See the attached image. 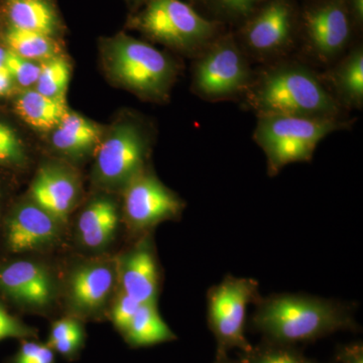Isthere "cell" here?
<instances>
[{
    "label": "cell",
    "instance_id": "f546056e",
    "mask_svg": "<svg viewBox=\"0 0 363 363\" xmlns=\"http://www.w3.org/2000/svg\"><path fill=\"white\" fill-rule=\"evenodd\" d=\"M142 303L138 302L135 298L126 295L125 293L119 294L116 304L111 312L112 321L117 330L121 332V335L125 333L130 326L131 320L135 317L138 308Z\"/></svg>",
    "mask_w": 363,
    "mask_h": 363
},
{
    "label": "cell",
    "instance_id": "484cf974",
    "mask_svg": "<svg viewBox=\"0 0 363 363\" xmlns=\"http://www.w3.org/2000/svg\"><path fill=\"white\" fill-rule=\"evenodd\" d=\"M71 77V66L63 57H54L42 65L35 90L45 96L65 99Z\"/></svg>",
    "mask_w": 363,
    "mask_h": 363
},
{
    "label": "cell",
    "instance_id": "836d02e7",
    "mask_svg": "<svg viewBox=\"0 0 363 363\" xmlns=\"http://www.w3.org/2000/svg\"><path fill=\"white\" fill-rule=\"evenodd\" d=\"M348 11L355 28H362L363 25V0H346Z\"/></svg>",
    "mask_w": 363,
    "mask_h": 363
},
{
    "label": "cell",
    "instance_id": "6da1fadb",
    "mask_svg": "<svg viewBox=\"0 0 363 363\" xmlns=\"http://www.w3.org/2000/svg\"><path fill=\"white\" fill-rule=\"evenodd\" d=\"M241 102L257 117L344 118L345 112L327 89L321 73L298 60H279L255 72Z\"/></svg>",
    "mask_w": 363,
    "mask_h": 363
},
{
    "label": "cell",
    "instance_id": "9c48e42d",
    "mask_svg": "<svg viewBox=\"0 0 363 363\" xmlns=\"http://www.w3.org/2000/svg\"><path fill=\"white\" fill-rule=\"evenodd\" d=\"M260 298L259 284L252 279L227 276L207 293L208 326L215 339L217 350L240 352L252 348L245 336L247 308Z\"/></svg>",
    "mask_w": 363,
    "mask_h": 363
},
{
    "label": "cell",
    "instance_id": "8992f818",
    "mask_svg": "<svg viewBox=\"0 0 363 363\" xmlns=\"http://www.w3.org/2000/svg\"><path fill=\"white\" fill-rule=\"evenodd\" d=\"M133 25L150 39L196 56L223 33V25L182 0H150Z\"/></svg>",
    "mask_w": 363,
    "mask_h": 363
},
{
    "label": "cell",
    "instance_id": "ffe728a7",
    "mask_svg": "<svg viewBox=\"0 0 363 363\" xmlns=\"http://www.w3.org/2000/svg\"><path fill=\"white\" fill-rule=\"evenodd\" d=\"M18 116L40 130H55L68 112L65 99L45 96L37 90H26L14 104Z\"/></svg>",
    "mask_w": 363,
    "mask_h": 363
},
{
    "label": "cell",
    "instance_id": "7a4b0ae2",
    "mask_svg": "<svg viewBox=\"0 0 363 363\" xmlns=\"http://www.w3.org/2000/svg\"><path fill=\"white\" fill-rule=\"evenodd\" d=\"M255 305L250 328L274 342L297 346L338 331L358 330L352 307L330 298L274 294Z\"/></svg>",
    "mask_w": 363,
    "mask_h": 363
},
{
    "label": "cell",
    "instance_id": "ba28073f",
    "mask_svg": "<svg viewBox=\"0 0 363 363\" xmlns=\"http://www.w3.org/2000/svg\"><path fill=\"white\" fill-rule=\"evenodd\" d=\"M354 25L346 0H319L298 13V39L306 59L329 67L350 49Z\"/></svg>",
    "mask_w": 363,
    "mask_h": 363
},
{
    "label": "cell",
    "instance_id": "7402d4cb",
    "mask_svg": "<svg viewBox=\"0 0 363 363\" xmlns=\"http://www.w3.org/2000/svg\"><path fill=\"white\" fill-rule=\"evenodd\" d=\"M99 128L85 117L67 112L55 128L52 142L60 152L79 155L87 152L99 142Z\"/></svg>",
    "mask_w": 363,
    "mask_h": 363
},
{
    "label": "cell",
    "instance_id": "277c9868",
    "mask_svg": "<svg viewBox=\"0 0 363 363\" xmlns=\"http://www.w3.org/2000/svg\"><path fill=\"white\" fill-rule=\"evenodd\" d=\"M107 64L121 84L147 99L168 97L175 81V63L164 52L143 40L121 35L109 40Z\"/></svg>",
    "mask_w": 363,
    "mask_h": 363
},
{
    "label": "cell",
    "instance_id": "d4e9b609",
    "mask_svg": "<svg viewBox=\"0 0 363 363\" xmlns=\"http://www.w3.org/2000/svg\"><path fill=\"white\" fill-rule=\"evenodd\" d=\"M85 342V331L82 324L75 318H63L52 325L48 345L54 352L68 359L75 358Z\"/></svg>",
    "mask_w": 363,
    "mask_h": 363
},
{
    "label": "cell",
    "instance_id": "e575fe53",
    "mask_svg": "<svg viewBox=\"0 0 363 363\" xmlns=\"http://www.w3.org/2000/svg\"><path fill=\"white\" fill-rule=\"evenodd\" d=\"M13 88V79L6 69H0V97L6 96Z\"/></svg>",
    "mask_w": 363,
    "mask_h": 363
},
{
    "label": "cell",
    "instance_id": "44dd1931",
    "mask_svg": "<svg viewBox=\"0 0 363 363\" xmlns=\"http://www.w3.org/2000/svg\"><path fill=\"white\" fill-rule=\"evenodd\" d=\"M123 336L135 348L149 347L177 339L176 334L162 319L157 304L152 303L140 306Z\"/></svg>",
    "mask_w": 363,
    "mask_h": 363
},
{
    "label": "cell",
    "instance_id": "5bb4252c",
    "mask_svg": "<svg viewBox=\"0 0 363 363\" xmlns=\"http://www.w3.org/2000/svg\"><path fill=\"white\" fill-rule=\"evenodd\" d=\"M119 281L123 292L142 304H157L160 274L150 241H142L121 260Z\"/></svg>",
    "mask_w": 363,
    "mask_h": 363
},
{
    "label": "cell",
    "instance_id": "e0dca14e",
    "mask_svg": "<svg viewBox=\"0 0 363 363\" xmlns=\"http://www.w3.org/2000/svg\"><path fill=\"white\" fill-rule=\"evenodd\" d=\"M114 285V272L101 262L83 264L72 274L69 295L72 304L83 314L101 310L108 300Z\"/></svg>",
    "mask_w": 363,
    "mask_h": 363
},
{
    "label": "cell",
    "instance_id": "9a60e30c",
    "mask_svg": "<svg viewBox=\"0 0 363 363\" xmlns=\"http://www.w3.org/2000/svg\"><path fill=\"white\" fill-rule=\"evenodd\" d=\"M327 89L343 111H362L363 107V47H350L335 63L321 73Z\"/></svg>",
    "mask_w": 363,
    "mask_h": 363
},
{
    "label": "cell",
    "instance_id": "52a82bcc",
    "mask_svg": "<svg viewBox=\"0 0 363 363\" xmlns=\"http://www.w3.org/2000/svg\"><path fill=\"white\" fill-rule=\"evenodd\" d=\"M298 13L291 0H266L240 25L235 39L248 59H285L298 40Z\"/></svg>",
    "mask_w": 363,
    "mask_h": 363
},
{
    "label": "cell",
    "instance_id": "4dcf8cb0",
    "mask_svg": "<svg viewBox=\"0 0 363 363\" xmlns=\"http://www.w3.org/2000/svg\"><path fill=\"white\" fill-rule=\"evenodd\" d=\"M13 363H56L54 350L48 344L26 340L13 358Z\"/></svg>",
    "mask_w": 363,
    "mask_h": 363
},
{
    "label": "cell",
    "instance_id": "603a6c76",
    "mask_svg": "<svg viewBox=\"0 0 363 363\" xmlns=\"http://www.w3.org/2000/svg\"><path fill=\"white\" fill-rule=\"evenodd\" d=\"M6 42L11 52L30 61H48L58 56L59 45L51 35L20 30L9 26Z\"/></svg>",
    "mask_w": 363,
    "mask_h": 363
},
{
    "label": "cell",
    "instance_id": "8fae6325",
    "mask_svg": "<svg viewBox=\"0 0 363 363\" xmlns=\"http://www.w3.org/2000/svg\"><path fill=\"white\" fill-rule=\"evenodd\" d=\"M183 209L180 198L147 169L125 186L124 212L136 230H147L162 221L176 218Z\"/></svg>",
    "mask_w": 363,
    "mask_h": 363
},
{
    "label": "cell",
    "instance_id": "83f0119b",
    "mask_svg": "<svg viewBox=\"0 0 363 363\" xmlns=\"http://www.w3.org/2000/svg\"><path fill=\"white\" fill-rule=\"evenodd\" d=\"M6 69L11 74L13 81H16L23 87H30L37 83L42 65H39L35 61L23 58L9 50Z\"/></svg>",
    "mask_w": 363,
    "mask_h": 363
},
{
    "label": "cell",
    "instance_id": "f1b7e54d",
    "mask_svg": "<svg viewBox=\"0 0 363 363\" xmlns=\"http://www.w3.org/2000/svg\"><path fill=\"white\" fill-rule=\"evenodd\" d=\"M25 152L20 138L13 128L0 121V164H18Z\"/></svg>",
    "mask_w": 363,
    "mask_h": 363
},
{
    "label": "cell",
    "instance_id": "3957f363",
    "mask_svg": "<svg viewBox=\"0 0 363 363\" xmlns=\"http://www.w3.org/2000/svg\"><path fill=\"white\" fill-rule=\"evenodd\" d=\"M253 140L267 157V174L278 175L288 164L310 162L326 136L350 128V119L288 116H257Z\"/></svg>",
    "mask_w": 363,
    "mask_h": 363
},
{
    "label": "cell",
    "instance_id": "2e32d148",
    "mask_svg": "<svg viewBox=\"0 0 363 363\" xmlns=\"http://www.w3.org/2000/svg\"><path fill=\"white\" fill-rule=\"evenodd\" d=\"M35 205L59 222L65 221L77 201L78 186L75 179L57 167H43L30 187Z\"/></svg>",
    "mask_w": 363,
    "mask_h": 363
},
{
    "label": "cell",
    "instance_id": "ac0fdd59",
    "mask_svg": "<svg viewBox=\"0 0 363 363\" xmlns=\"http://www.w3.org/2000/svg\"><path fill=\"white\" fill-rule=\"evenodd\" d=\"M1 6L13 28L51 37L59 30L58 13L50 0H2Z\"/></svg>",
    "mask_w": 363,
    "mask_h": 363
},
{
    "label": "cell",
    "instance_id": "d590c367",
    "mask_svg": "<svg viewBox=\"0 0 363 363\" xmlns=\"http://www.w3.org/2000/svg\"><path fill=\"white\" fill-rule=\"evenodd\" d=\"M213 363H235L233 358L229 357L228 352L224 351H216Z\"/></svg>",
    "mask_w": 363,
    "mask_h": 363
},
{
    "label": "cell",
    "instance_id": "7c38bea8",
    "mask_svg": "<svg viewBox=\"0 0 363 363\" xmlns=\"http://www.w3.org/2000/svg\"><path fill=\"white\" fill-rule=\"evenodd\" d=\"M0 290L16 302L43 310L54 298V281L49 271L37 262L20 260L0 269Z\"/></svg>",
    "mask_w": 363,
    "mask_h": 363
},
{
    "label": "cell",
    "instance_id": "1f68e13d",
    "mask_svg": "<svg viewBox=\"0 0 363 363\" xmlns=\"http://www.w3.org/2000/svg\"><path fill=\"white\" fill-rule=\"evenodd\" d=\"M33 336H35V330L26 326L0 307V341L6 338H28Z\"/></svg>",
    "mask_w": 363,
    "mask_h": 363
},
{
    "label": "cell",
    "instance_id": "d6a6232c",
    "mask_svg": "<svg viewBox=\"0 0 363 363\" xmlns=\"http://www.w3.org/2000/svg\"><path fill=\"white\" fill-rule=\"evenodd\" d=\"M337 363H363L362 342H353L340 346L336 353Z\"/></svg>",
    "mask_w": 363,
    "mask_h": 363
},
{
    "label": "cell",
    "instance_id": "d6986e66",
    "mask_svg": "<svg viewBox=\"0 0 363 363\" xmlns=\"http://www.w3.org/2000/svg\"><path fill=\"white\" fill-rule=\"evenodd\" d=\"M118 226V211L111 199L100 198L85 208L78 220L81 242L91 250L107 245Z\"/></svg>",
    "mask_w": 363,
    "mask_h": 363
},
{
    "label": "cell",
    "instance_id": "8d00e7d4",
    "mask_svg": "<svg viewBox=\"0 0 363 363\" xmlns=\"http://www.w3.org/2000/svg\"><path fill=\"white\" fill-rule=\"evenodd\" d=\"M9 50L0 48V69H6V62Z\"/></svg>",
    "mask_w": 363,
    "mask_h": 363
},
{
    "label": "cell",
    "instance_id": "4fadbf2b",
    "mask_svg": "<svg viewBox=\"0 0 363 363\" xmlns=\"http://www.w3.org/2000/svg\"><path fill=\"white\" fill-rule=\"evenodd\" d=\"M58 235L59 221L35 203L16 209L7 225V245L16 253L51 245Z\"/></svg>",
    "mask_w": 363,
    "mask_h": 363
},
{
    "label": "cell",
    "instance_id": "5b68a950",
    "mask_svg": "<svg viewBox=\"0 0 363 363\" xmlns=\"http://www.w3.org/2000/svg\"><path fill=\"white\" fill-rule=\"evenodd\" d=\"M255 71L233 33H222L197 55L192 89L205 101L242 98L252 85Z\"/></svg>",
    "mask_w": 363,
    "mask_h": 363
},
{
    "label": "cell",
    "instance_id": "74e56055",
    "mask_svg": "<svg viewBox=\"0 0 363 363\" xmlns=\"http://www.w3.org/2000/svg\"><path fill=\"white\" fill-rule=\"evenodd\" d=\"M136 1L145 2V4H147V2L150 1V0H136Z\"/></svg>",
    "mask_w": 363,
    "mask_h": 363
},
{
    "label": "cell",
    "instance_id": "cb8c5ba5",
    "mask_svg": "<svg viewBox=\"0 0 363 363\" xmlns=\"http://www.w3.org/2000/svg\"><path fill=\"white\" fill-rule=\"evenodd\" d=\"M235 363H321L306 357L296 345H288L262 339L250 350L240 352Z\"/></svg>",
    "mask_w": 363,
    "mask_h": 363
},
{
    "label": "cell",
    "instance_id": "4316f807",
    "mask_svg": "<svg viewBox=\"0 0 363 363\" xmlns=\"http://www.w3.org/2000/svg\"><path fill=\"white\" fill-rule=\"evenodd\" d=\"M204 7L207 18L224 25H240L266 0H197Z\"/></svg>",
    "mask_w": 363,
    "mask_h": 363
},
{
    "label": "cell",
    "instance_id": "30bf717a",
    "mask_svg": "<svg viewBox=\"0 0 363 363\" xmlns=\"http://www.w3.org/2000/svg\"><path fill=\"white\" fill-rule=\"evenodd\" d=\"M149 152V135L142 126L130 121L118 124L100 143L96 157L98 178L105 185L125 187L145 169Z\"/></svg>",
    "mask_w": 363,
    "mask_h": 363
}]
</instances>
